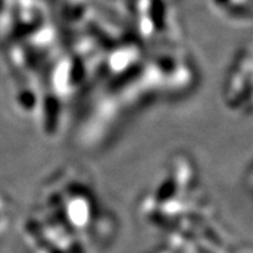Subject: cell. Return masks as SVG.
Here are the masks:
<instances>
[{"mask_svg":"<svg viewBox=\"0 0 253 253\" xmlns=\"http://www.w3.org/2000/svg\"><path fill=\"white\" fill-rule=\"evenodd\" d=\"M251 44H248L235 56V60L230 67L229 78L225 82L226 85L223 89V101L234 113H242L244 107H247L248 113H251Z\"/></svg>","mask_w":253,"mask_h":253,"instance_id":"6da1fadb","label":"cell"}]
</instances>
